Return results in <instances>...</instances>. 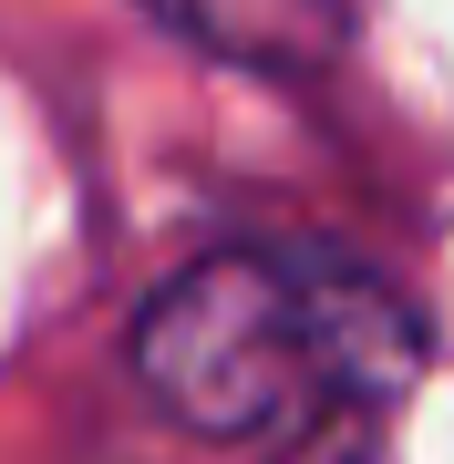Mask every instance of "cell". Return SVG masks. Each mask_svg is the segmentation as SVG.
<instances>
[{"mask_svg": "<svg viewBox=\"0 0 454 464\" xmlns=\"http://www.w3.org/2000/svg\"><path fill=\"white\" fill-rule=\"evenodd\" d=\"M413 372V299L320 248H217L135 310V382L186 433L269 464H372Z\"/></svg>", "mask_w": 454, "mask_h": 464, "instance_id": "6da1fadb", "label": "cell"}, {"mask_svg": "<svg viewBox=\"0 0 454 464\" xmlns=\"http://www.w3.org/2000/svg\"><path fill=\"white\" fill-rule=\"evenodd\" d=\"M155 21L248 72H320L352 42V0H155Z\"/></svg>", "mask_w": 454, "mask_h": 464, "instance_id": "7a4b0ae2", "label": "cell"}]
</instances>
